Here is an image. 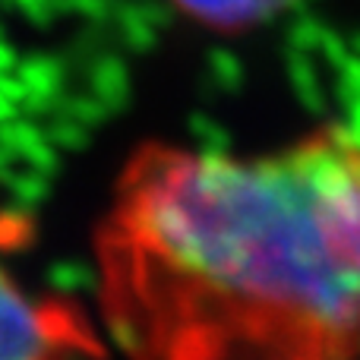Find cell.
Instances as JSON below:
<instances>
[{"label":"cell","mask_w":360,"mask_h":360,"mask_svg":"<svg viewBox=\"0 0 360 360\" xmlns=\"http://www.w3.org/2000/svg\"><path fill=\"white\" fill-rule=\"evenodd\" d=\"M288 0H171L190 22L212 32H243L272 19Z\"/></svg>","instance_id":"obj_3"},{"label":"cell","mask_w":360,"mask_h":360,"mask_svg":"<svg viewBox=\"0 0 360 360\" xmlns=\"http://www.w3.org/2000/svg\"><path fill=\"white\" fill-rule=\"evenodd\" d=\"M73 307L41 300L0 266V360H101Z\"/></svg>","instance_id":"obj_2"},{"label":"cell","mask_w":360,"mask_h":360,"mask_svg":"<svg viewBox=\"0 0 360 360\" xmlns=\"http://www.w3.org/2000/svg\"><path fill=\"white\" fill-rule=\"evenodd\" d=\"M95 266L127 360H357L360 139L316 130L259 155L139 146Z\"/></svg>","instance_id":"obj_1"}]
</instances>
